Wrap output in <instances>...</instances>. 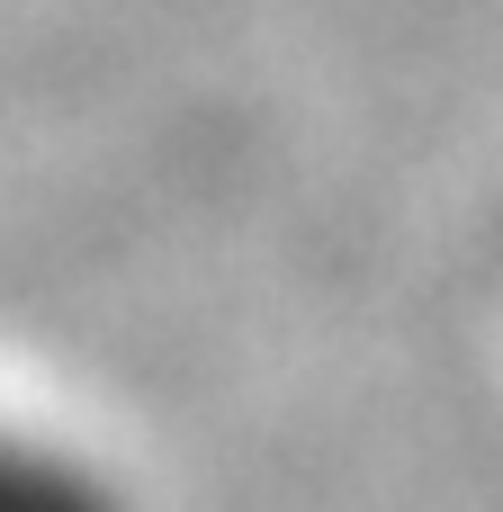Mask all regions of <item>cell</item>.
<instances>
[{"instance_id": "obj_1", "label": "cell", "mask_w": 503, "mask_h": 512, "mask_svg": "<svg viewBox=\"0 0 503 512\" xmlns=\"http://www.w3.org/2000/svg\"><path fill=\"white\" fill-rule=\"evenodd\" d=\"M0 512H126V495L81 450L0 423Z\"/></svg>"}]
</instances>
